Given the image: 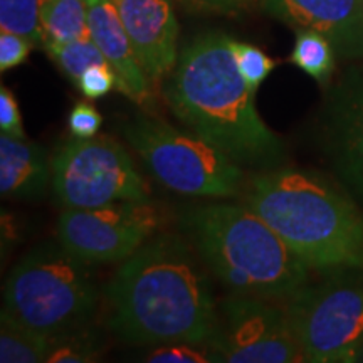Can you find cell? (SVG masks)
<instances>
[{
    "label": "cell",
    "instance_id": "25",
    "mask_svg": "<svg viewBox=\"0 0 363 363\" xmlns=\"http://www.w3.org/2000/svg\"><path fill=\"white\" fill-rule=\"evenodd\" d=\"M67 125H69L71 135L76 138H93L101 128L103 116L93 104L81 101L72 106L67 116Z\"/></svg>",
    "mask_w": 363,
    "mask_h": 363
},
{
    "label": "cell",
    "instance_id": "23",
    "mask_svg": "<svg viewBox=\"0 0 363 363\" xmlns=\"http://www.w3.org/2000/svg\"><path fill=\"white\" fill-rule=\"evenodd\" d=\"M202 345L175 342L157 345L152 352L145 357V362L152 363H208L216 362L214 353L202 350Z\"/></svg>",
    "mask_w": 363,
    "mask_h": 363
},
{
    "label": "cell",
    "instance_id": "20",
    "mask_svg": "<svg viewBox=\"0 0 363 363\" xmlns=\"http://www.w3.org/2000/svg\"><path fill=\"white\" fill-rule=\"evenodd\" d=\"M101 343L88 330L76 328L52 337L45 362L49 363H91L101 360Z\"/></svg>",
    "mask_w": 363,
    "mask_h": 363
},
{
    "label": "cell",
    "instance_id": "21",
    "mask_svg": "<svg viewBox=\"0 0 363 363\" xmlns=\"http://www.w3.org/2000/svg\"><path fill=\"white\" fill-rule=\"evenodd\" d=\"M39 2L40 0H0V30L19 34L34 45H44Z\"/></svg>",
    "mask_w": 363,
    "mask_h": 363
},
{
    "label": "cell",
    "instance_id": "5",
    "mask_svg": "<svg viewBox=\"0 0 363 363\" xmlns=\"http://www.w3.org/2000/svg\"><path fill=\"white\" fill-rule=\"evenodd\" d=\"M88 266L61 244L34 247L9 274L2 310L48 337L81 328L98 305Z\"/></svg>",
    "mask_w": 363,
    "mask_h": 363
},
{
    "label": "cell",
    "instance_id": "3",
    "mask_svg": "<svg viewBox=\"0 0 363 363\" xmlns=\"http://www.w3.org/2000/svg\"><path fill=\"white\" fill-rule=\"evenodd\" d=\"M249 206L311 271L363 267V208L338 182L298 169L249 179Z\"/></svg>",
    "mask_w": 363,
    "mask_h": 363
},
{
    "label": "cell",
    "instance_id": "26",
    "mask_svg": "<svg viewBox=\"0 0 363 363\" xmlns=\"http://www.w3.org/2000/svg\"><path fill=\"white\" fill-rule=\"evenodd\" d=\"M34 44L19 34L0 30V71L6 72L21 66L29 56Z\"/></svg>",
    "mask_w": 363,
    "mask_h": 363
},
{
    "label": "cell",
    "instance_id": "15",
    "mask_svg": "<svg viewBox=\"0 0 363 363\" xmlns=\"http://www.w3.org/2000/svg\"><path fill=\"white\" fill-rule=\"evenodd\" d=\"M52 179L44 147L26 138L0 136V192L12 201H35Z\"/></svg>",
    "mask_w": 363,
    "mask_h": 363
},
{
    "label": "cell",
    "instance_id": "12",
    "mask_svg": "<svg viewBox=\"0 0 363 363\" xmlns=\"http://www.w3.org/2000/svg\"><path fill=\"white\" fill-rule=\"evenodd\" d=\"M135 56L152 83L179 61V21L172 0H115Z\"/></svg>",
    "mask_w": 363,
    "mask_h": 363
},
{
    "label": "cell",
    "instance_id": "10",
    "mask_svg": "<svg viewBox=\"0 0 363 363\" xmlns=\"http://www.w3.org/2000/svg\"><path fill=\"white\" fill-rule=\"evenodd\" d=\"M222 313L224 321L212 345L216 362H306L286 308L269 299L230 293L222 303Z\"/></svg>",
    "mask_w": 363,
    "mask_h": 363
},
{
    "label": "cell",
    "instance_id": "17",
    "mask_svg": "<svg viewBox=\"0 0 363 363\" xmlns=\"http://www.w3.org/2000/svg\"><path fill=\"white\" fill-rule=\"evenodd\" d=\"M52 345V337L39 333L11 313L2 310L0 318V362L2 363H39L45 362Z\"/></svg>",
    "mask_w": 363,
    "mask_h": 363
},
{
    "label": "cell",
    "instance_id": "1",
    "mask_svg": "<svg viewBox=\"0 0 363 363\" xmlns=\"http://www.w3.org/2000/svg\"><path fill=\"white\" fill-rule=\"evenodd\" d=\"M207 269L189 239L152 238L108 284L110 330L128 345L187 342L212 348L220 320Z\"/></svg>",
    "mask_w": 363,
    "mask_h": 363
},
{
    "label": "cell",
    "instance_id": "11",
    "mask_svg": "<svg viewBox=\"0 0 363 363\" xmlns=\"http://www.w3.org/2000/svg\"><path fill=\"white\" fill-rule=\"evenodd\" d=\"M318 145L335 180L363 208V65L345 71L326 93Z\"/></svg>",
    "mask_w": 363,
    "mask_h": 363
},
{
    "label": "cell",
    "instance_id": "24",
    "mask_svg": "<svg viewBox=\"0 0 363 363\" xmlns=\"http://www.w3.org/2000/svg\"><path fill=\"white\" fill-rule=\"evenodd\" d=\"M76 86L88 99H99L106 96L113 89H120V78L108 62L106 65H93L81 74Z\"/></svg>",
    "mask_w": 363,
    "mask_h": 363
},
{
    "label": "cell",
    "instance_id": "27",
    "mask_svg": "<svg viewBox=\"0 0 363 363\" xmlns=\"http://www.w3.org/2000/svg\"><path fill=\"white\" fill-rule=\"evenodd\" d=\"M0 131L13 138H26L19 104L7 86L0 88Z\"/></svg>",
    "mask_w": 363,
    "mask_h": 363
},
{
    "label": "cell",
    "instance_id": "18",
    "mask_svg": "<svg viewBox=\"0 0 363 363\" xmlns=\"http://www.w3.org/2000/svg\"><path fill=\"white\" fill-rule=\"evenodd\" d=\"M291 62L318 83H328L335 71L337 51L330 39L311 29H298Z\"/></svg>",
    "mask_w": 363,
    "mask_h": 363
},
{
    "label": "cell",
    "instance_id": "8",
    "mask_svg": "<svg viewBox=\"0 0 363 363\" xmlns=\"http://www.w3.org/2000/svg\"><path fill=\"white\" fill-rule=\"evenodd\" d=\"M52 189L66 208L150 202L147 182L126 148L110 135L72 136L51 160Z\"/></svg>",
    "mask_w": 363,
    "mask_h": 363
},
{
    "label": "cell",
    "instance_id": "28",
    "mask_svg": "<svg viewBox=\"0 0 363 363\" xmlns=\"http://www.w3.org/2000/svg\"><path fill=\"white\" fill-rule=\"evenodd\" d=\"M190 12L201 13H222V16H235L252 9L261 0H179Z\"/></svg>",
    "mask_w": 363,
    "mask_h": 363
},
{
    "label": "cell",
    "instance_id": "6",
    "mask_svg": "<svg viewBox=\"0 0 363 363\" xmlns=\"http://www.w3.org/2000/svg\"><path fill=\"white\" fill-rule=\"evenodd\" d=\"M123 135L150 174L177 194L230 199L242 192L246 177L239 163L194 131L138 115Z\"/></svg>",
    "mask_w": 363,
    "mask_h": 363
},
{
    "label": "cell",
    "instance_id": "13",
    "mask_svg": "<svg viewBox=\"0 0 363 363\" xmlns=\"http://www.w3.org/2000/svg\"><path fill=\"white\" fill-rule=\"evenodd\" d=\"M261 7L294 30L326 35L338 57H363V0H261Z\"/></svg>",
    "mask_w": 363,
    "mask_h": 363
},
{
    "label": "cell",
    "instance_id": "16",
    "mask_svg": "<svg viewBox=\"0 0 363 363\" xmlns=\"http://www.w3.org/2000/svg\"><path fill=\"white\" fill-rule=\"evenodd\" d=\"M39 17L44 44L89 38L84 0H40Z\"/></svg>",
    "mask_w": 363,
    "mask_h": 363
},
{
    "label": "cell",
    "instance_id": "14",
    "mask_svg": "<svg viewBox=\"0 0 363 363\" xmlns=\"http://www.w3.org/2000/svg\"><path fill=\"white\" fill-rule=\"evenodd\" d=\"M88 9L89 38L120 78V89L142 106L153 103L152 81L135 56L133 45L118 12L115 0H84Z\"/></svg>",
    "mask_w": 363,
    "mask_h": 363
},
{
    "label": "cell",
    "instance_id": "22",
    "mask_svg": "<svg viewBox=\"0 0 363 363\" xmlns=\"http://www.w3.org/2000/svg\"><path fill=\"white\" fill-rule=\"evenodd\" d=\"M233 51L240 74L246 79L249 88L256 93L257 88L264 83L267 76L271 74V71L274 69L276 62L264 51L256 48V45L240 43V40L235 39L233 40Z\"/></svg>",
    "mask_w": 363,
    "mask_h": 363
},
{
    "label": "cell",
    "instance_id": "4",
    "mask_svg": "<svg viewBox=\"0 0 363 363\" xmlns=\"http://www.w3.org/2000/svg\"><path fill=\"white\" fill-rule=\"evenodd\" d=\"M179 224L233 294L288 301L310 283V267L246 203L187 207L180 211Z\"/></svg>",
    "mask_w": 363,
    "mask_h": 363
},
{
    "label": "cell",
    "instance_id": "7",
    "mask_svg": "<svg viewBox=\"0 0 363 363\" xmlns=\"http://www.w3.org/2000/svg\"><path fill=\"white\" fill-rule=\"evenodd\" d=\"M284 308L306 362H363V267L323 272Z\"/></svg>",
    "mask_w": 363,
    "mask_h": 363
},
{
    "label": "cell",
    "instance_id": "9",
    "mask_svg": "<svg viewBox=\"0 0 363 363\" xmlns=\"http://www.w3.org/2000/svg\"><path fill=\"white\" fill-rule=\"evenodd\" d=\"M162 225L150 202H115L94 208H66L57 219L59 244L86 264L128 259Z\"/></svg>",
    "mask_w": 363,
    "mask_h": 363
},
{
    "label": "cell",
    "instance_id": "2",
    "mask_svg": "<svg viewBox=\"0 0 363 363\" xmlns=\"http://www.w3.org/2000/svg\"><path fill=\"white\" fill-rule=\"evenodd\" d=\"M233 38L197 35L179 54L163 86V98L177 120L239 165L274 169L284 145L254 104V91L240 74Z\"/></svg>",
    "mask_w": 363,
    "mask_h": 363
},
{
    "label": "cell",
    "instance_id": "19",
    "mask_svg": "<svg viewBox=\"0 0 363 363\" xmlns=\"http://www.w3.org/2000/svg\"><path fill=\"white\" fill-rule=\"evenodd\" d=\"M45 52L59 66L72 83L78 84L81 74L93 65H106V57L99 51L91 38L71 40V43H45ZM110 65V62H108Z\"/></svg>",
    "mask_w": 363,
    "mask_h": 363
}]
</instances>
